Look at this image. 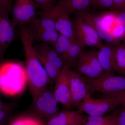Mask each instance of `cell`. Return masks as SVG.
<instances>
[{
	"label": "cell",
	"mask_w": 125,
	"mask_h": 125,
	"mask_svg": "<svg viewBox=\"0 0 125 125\" xmlns=\"http://www.w3.org/2000/svg\"><path fill=\"white\" fill-rule=\"evenodd\" d=\"M19 37L22 43L25 62L27 81L33 98L48 88L50 80L33 47V42L25 27H20Z\"/></svg>",
	"instance_id": "cell-1"
},
{
	"label": "cell",
	"mask_w": 125,
	"mask_h": 125,
	"mask_svg": "<svg viewBox=\"0 0 125 125\" xmlns=\"http://www.w3.org/2000/svg\"><path fill=\"white\" fill-rule=\"evenodd\" d=\"M88 93L97 92L117 97L125 92V76L103 74L94 79L85 78Z\"/></svg>",
	"instance_id": "cell-2"
},
{
	"label": "cell",
	"mask_w": 125,
	"mask_h": 125,
	"mask_svg": "<svg viewBox=\"0 0 125 125\" xmlns=\"http://www.w3.org/2000/svg\"><path fill=\"white\" fill-rule=\"evenodd\" d=\"M25 27L33 42L51 45L59 36L54 22L46 17L37 16Z\"/></svg>",
	"instance_id": "cell-3"
},
{
	"label": "cell",
	"mask_w": 125,
	"mask_h": 125,
	"mask_svg": "<svg viewBox=\"0 0 125 125\" xmlns=\"http://www.w3.org/2000/svg\"><path fill=\"white\" fill-rule=\"evenodd\" d=\"M123 93L117 97L107 96L102 99L93 98L88 93L82 102L79 112L84 113L89 116H102L121 105L124 99Z\"/></svg>",
	"instance_id": "cell-4"
},
{
	"label": "cell",
	"mask_w": 125,
	"mask_h": 125,
	"mask_svg": "<svg viewBox=\"0 0 125 125\" xmlns=\"http://www.w3.org/2000/svg\"><path fill=\"white\" fill-rule=\"evenodd\" d=\"M33 47L37 57L42 62L52 82L56 79L64 64L63 60L50 45L37 43Z\"/></svg>",
	"instance_id": "cell-5"
},
{
	"label": "cell",
	"mask_w": 125,
	"mask_h": 125,
	"mask_svg": "<svg viewBox=\"0 0 125 125\" xmlns=\"http://www.w3.org/2000/svg\"><path fill=\"white\" fill-rule=\"evenodd\" d=\"M37 13L38 16L46 17L52 20L59 33L71 40L74 39L72 21L60 1L51 9L39 10Z\"/></svg>",
	"instance_id": "cell-6"
},
{
	"label": "cell",
	"mask_w": 125,
	"mask_h": 125,
	"mask_svg": "<svg viewBox=\"0 0 125 125\" xmlns=\"http://www.w3.org/2000/svg\"><path fill=\"white\" fill-rule=\"evenodd\" d=\"M75 14L72 23L75 40L83 48L88 46L100 49L103 45L102 39L93 28L85 23L78 14Z\"/></svg>",
	"instance_id": "cell-7"
},
{
	"label": "cell",
	"mask_w": 125,
	"mask_h": 125,
	"mask_svg": "<svg viewBox=\"0 0 125 125\" xmlns=\"http://www.w3.org/2000/svg\"><path fill=\"white\" fill-rule=\"evenodd\" d=\"M75 67L78 72L89 79L98 78L103 73L97 51H83L79 56Z\"/></svg>",
	"instance_id": "cell-8"
},
{
	"label": "cell",
	"mask_w": 125,
	"mask_h": 125,
	"mask_svg": "<svg viewBox=\"0 0 125 125\" xmlns=\"http://www.w3.org/2000/svg\"><path fill=\"white\" fill-rule=\"evenodd\" d=\"M33 108L39 118L48 120L58 112V102L53 91L45 90L33 98Z\"/></svg>",
	"instance_id": "cell-9"
},
{
	"label": "cell",
	"mask_w": 125,
	"mask_h": 125,
	"mask_svg": "<svg viewBox=\"0 0 125 125\" xmlns=\"http://www.w3.org/2000/svg\"><path fill=\"white\" fill-rule=\"evenodd\" d=\"M11 20L15 27H25L37 16L33 0H14Z\"/></svg>",
	"instance_id": "cell-10"
},
{
	"label": "cell",
	"mask_w": 125,
	"mask_h": 125,
	"mask_svg": "<svg viewBox=\"0 0 125 125\" xmlns=\"http://www.w3.org/2000/svg\"><path fill=\"white\" fill-rule=\"evenodd\" d=\"M70 68L64 64L55 81L53 93L58 103L64 105L67 109L73 106L72 103L69 78Z\"/></svg>",
	"instance_id": "cell-11"
},
{
	"label": "cell",
	"mask_w": 125,
	"mask_h": 125,
	"mask_svg": "<svg viewBox=\"0 0 125 125\" xmlns=\"http://www.w3.org/2000/svg\"><path fill=\"white\" fill-rule=\"evenodd\" d=\"M75 14H78L85 23L93 28L101 38L105 40L106 43L116 45H119V43L113 37L111 29L105 25L100 14H94L90 11H83Z\"/></svg>",
	"instance_id": "cell-12"
},
{
	"label": "cell",
	"mask_w": 125,
	"mask_h": 125,
	"mask_svg": "<svg viewBox=\"0 0 125 125\" xmlns=\"http://www.w3.org/2000/svg\"><path fill=\"white\" fill-rule=\"evenodd\" d=\"M70 86L72 106L80 108L82 102L88 94L85 78L77 71L70 68Z\"/></svg>",
	"instance_id": "cell-13"
},
{
	"label": "cell",
	"mask_w": 125,
	"mask_h": 125,
	"mask_svg": "<svg viewBox=\"0 0 125 125\" xmlns=\"http://www.w3.org/2000/svg\"><path fill=\"white\" fill-rule=\"evenodd\" d=\"M117 46L106 43L98 51V58L102 68L103 73L113 74L117 72L116 51Z\"/></svg>",
	"instance_id": "cell-14"
},
{
	"label": "cell",
	"mask_w": 125,
	"mask_h": 125,
	"mask_svg": "<svg viewBox=\"0 0 125 125\" xmlns=\"http://www.w3.org/2000/svg\"><path fill=\"white\" fill-rule=\"evenodd\" d=\"M85 120L79 112L70 109L58 112L50 118L47 125H83Z\"/></svg>",
	"instance_id": "cell-15"
},
{
	"label": "cell",
	"mask_w": 125,
	"mask_h": 125,
	"mask_svg": "<svg viewBox=\"0 0 125 125\" xmlns=\"http://www.w3.org/2000/svg\"><path fill=\"white\" fill-rule=\"evenodd\" d=\"M15 28L9 16L0 11V45L5 52L14 39Z\"/></svg>",
	"instance_id": "cell-16"
},
{
	"label": "cell",
	"mask_w": 125,
	"mask_h": 125,
	"mask_svg": "<svg viewBox=\"0 0 125 125\" xmlns=\"http://www.w3.org/2000/svg\"><path fill=\"white\" fill-rule=\"evenodd\" d=\"M68 15L83 11H89L90 0H59Z\"/></svg>",
	"instance_id": "cell-17"
},
{
	"label": "cell",
	"mask_w": 125,
	"mask_h": 125,
	"mask_svg": "<svg viewBox=\"0 0 125 125\" xmlns=\"http://www.w3.org/2000/svg\"><path fill=\"white\" fill-rule=\"evenodd\" d=\"M83 49L75 38L72 40L64 59V64L71 69L76 67L79 56L83 51Z\"/></svg>",
	"instance_id": "cell-18"
},
{
	"label": "cell",
	"mask_w": 125,
	"mask_h": 125,
	"mask_svg": "<svg viewBox=\"0 0 125 125\" xmlns=\"http://www.w3.org/2000/svg\"><path fill=\"white\" fill-rule=\"evenodd\" d=\"M71 40L59 33V36L55 42L51 45L64 62L65 56L70 45Z\"/></svg>",
	"instance_id": "cell-19"
},
{
	"label": "cell",
	"mask_w": 125,
	"mask_h": 125,
	"mask_svg": "<svg viewBox=\"0 0 125 125\" xmlns=\"http://www.w3.org/2000/svg\"><path fill=\"white\" fill-rule=\"evenodd\" d=\"M9 125H47L42 119L39 117L23 115L16 117Z\"/></svg>",
	"instance_id": "cell-20"
},
{
	"label": "cell",
	"mask_w": 125,
	"mask_h": 125,
	"mask_svg": "<svg viewBox=\"0 0 125 125\" xmlns=\"http://www.w3.org/2000/svg\"><path fill=\"white\" fill-rule=\"evenodd\" d=\"M116 60L119 73L125 74V46L124 45L117 46Z\"/></svg>",
	"instance_id": "cell-21"
},
{
	"label": "cell",
	"mask_w": 125,
	"mask_h": 125,
	"mask_svg": "<svg viewBox=\"0 0 125 125\" xmlns=\"http://www.w3.org/2000/svg\"><path fill=\"white\" fill-rule=\"evenodd\" d=\"M86 120L97 124L116 125V116L115 113L106 116H89Z\"/></svg>",
	"instance_id": "cell-22"
},
{
	"label": "cell",
	"mask_w": 125,
	"mask_h": 125,
	"mask_svg": "<svg viewBox=\"0 0 125 125\" xmlns=\"http://www.w3.org/2000/svg\"><path fill=\"white\" fill-rule=\"evenodd\" d=\"M91 7L94 9L111 10L113 0H90Z\"/></svg>",
	"instance_id": "cell-23"
},
{
	"label": "cell",
	"mask_w": 125,
	"mask_h": 125,
	"mask_svg": "<svg viewBox=\"0 0 125 125\" xmlns=\"http://www.w3.org/2000/svg\"><path fill=\"white\" fill-rule=\"evenodd\" d=\"M113 36L115 40L119 43L120 41L125 38V26L123 25L116 24L111 29Z\"/></svg>",
	"instance_id": "cell-24"
},
{
	"label": "cell",
	"mask_w": 125,
	"mask_h": 125,
	"mask_svg": "<svg viewBox=\"0 0 125 125\" xmlns=\"http://www.w3.org/2000/svg\"><path fill=\"white\" fill-rule=\"evenodd\" d=\"M103 18V21L106 27L111 29L113 27L116 23L115 17L113 11H104L99 14Z\"/></svg>",
	"instance_id": "cell-25"
},
{
	"label": "cell",
	"mask_w": 125,
	"mask_h": 125,
	"mask_svg": "<svg viewBox=\"0 0 125 125\" xmlns=\"http://www.w3.org/2000/svg\"><path fill=\"white\" fill-rule=\"evenodd\" d=\"M14 5V0H0V11L9 16L11 14Z\"/></svg>",
	"instance_id": "cell-26"
},
{
	"label": "cell",
	"mask_w": 125,
	"mask_h": 125,
	"mask_svg": "<svg viewBox=\"0 0 125 125\" xmlns=\"http://www.w3.org/2000/svg\"><path fill=\"white\" fill-rule=\"evenodd\" d=\"M36 9L39 10H48L54 6L56 0H33Z\"/></svg>",
	"instance_id": "cell-27"
},
{
	"label": "cell",
	"mask_w": 125,
	"mask_h": 125,
	"mask_svg": "<svg viewBox=\"0 0 125 125\" xmlns=\"http://www.w3.org/2000/svg\"><path fill=\"white\" fill-rule=\"evenodd\" d=\"M115 112L116 116V125H125V107L122 106Z\"/></svg>",
	"instance_id": "cell-28"
},
{
	"label": "cell",
	"mask_w": 125,
	"mask_h": 125,
	"mask_svg": "<svg viewBox=\"0 0 125 125\" xmlns=\"http://www.w3.org/2000/svg\"><path fill=\"white\" fill-rule=\"evenodd\" d=\"M125 11V0H113L111 11Z\"/></svg>",
	"instance_id": "cell-29"
},
{
	"label": "cell",
	"mask_w": 125,
	"mask_h": 125,
	"mask_svg": "<svg viewBox=\"0 0 125 125\" xmlns=\"http://www.w3.org/2000/svg\"><path fill=\"white\" fill-rule=\"evenodd\" d=\"M113 11L115 17L116 23L125 26V11Z\"/></svg>",
	"instance_id": "cell-30"
},
{
	"label": "cell",
	"mask_w": 125,
	"mask_h": 125,
	"mask_svg": "<svg viewBox=\"0 0 125 125\" xmlns=\"http://www.w3.org/2000/svg\"><path fill=\"white\" fill-rule=\"evenodd\" d=\"M11 107L10 105H8L4 108L0 109V122L5 120L10 112Z\"/></svg>",
	"instance_id": "cell-31"
},
{
	"label": "cell",
	"mask_w": 125,
	"mask_h": 125,
	"mask_svg": "<svg viewBox=\"0 0 125 125\" xmlns=\"http://www.w3.org/2000/svg\"><path fill=\"white\" fill-rule=\"evenodd\" d=\"M83 125H102V124H97V123H92V122H90L88 121L85 120L84 123Z\"/></svg>",
	"instance_id": "cell-32"
},
{
	"label": "cell",
	"mask_w": 125,
	"mask_h": 125,
	"mask_svg": "<svg viewBox=\"0 0 125 125\" xmlns=\"http://www.w3.org/2000/svg\"><path fill=\"white\" fill-rule=\"evenodd\" d=\"M5 52L2 49L0 45V60H1L3 57L4 54H5Z\"/></svg>",
	"instance_id": "cell-33"
},
{
	"label": "cell",
	"mask_w": 125,
	"mask_h": 125,
	"mask_svg": "<svg viewBox=\"0 0 125 125\" xmlns=\"http://www.w3.org/2000/svg\"><path fill=\"white\" fill-rule=\"evenodd\" d=\"M7 105H8L4 104L1 101H0V109L4 108L6 107L7 106Z\"/></svg>",
	"instance_id": "cell-34"
},
{
	"label": "cell",
	"mask_w": 125,
	"mask_h": 125,
	"mask_svg": "<svg viewBox=\"0 0 125 125\" xmlns=\"http://www.w3.org/2000/svg\"><path fill=\"white\" fill-rule=\"evenodd\" d=\"M123 96H124V99L121 105H122V106L125 107V93H123Z\"/></svg>",
	"instance_id": "cell-35"
},
{
	"label": "cell",
	"mask_w": 125,
	"mask_h": 125,
	"mask_svg": "<svg viewBox=\"0 0 125 125\" xmlns=\"http://www.w3.org/2000/svg\"><path fill=\"white\" fill-rule=\"evenodd\" d=\"M0 125H5L4 121L0 122Z\"/></svg>",
	"instance_id": "cell-36"
},
{
	"label": "cell",
	"mask_w": 125,
	"mask_h": 125,
	"mask_svg": "<svg viewBox=\"0 0 125 125\" xmlns=\"http://www.w3.org/2000/svg\"><path fill=\"white\" fill-rule=\"evenodd\" d=\"M1 62H0V66L1 64ZM0 101H1V99H0Z\"/></svg>",
	"instance_id": "cell-37"
},
{
	"label": "cell",
	"mask_w": 125,
	"mask_h": 125,
	"mask_svg": "<svg viewBox=\"0 0 125 125\" xmlns=\"http://www.w3.org/2000/svg\"><path fill=\"white\" fill-rule=\"evenodd\" d=\"M124 45L125 46V39H124Z\"/></svg>",
	"instance_id": "cell-38"
}]
</instances>
